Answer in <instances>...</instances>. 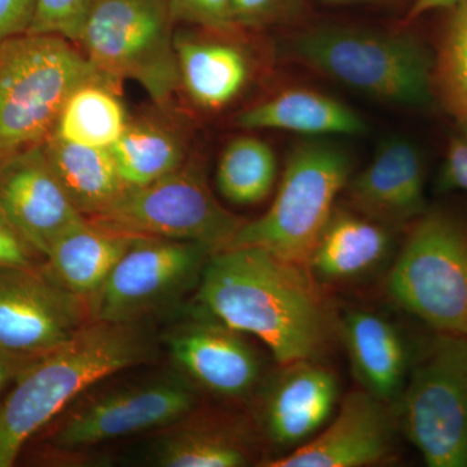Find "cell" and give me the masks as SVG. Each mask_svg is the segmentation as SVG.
<instances>
[{"label":"cell","mask_w":467,"mask_h":467,"mask_svg":"<svg viewBox=\"0 0 467 467\" xmlns=\"http://www.w3.org/2000/svg\"><path fill=\"white\" fill-rule=\"evenodd\" d=\"M196 300L211 317L259 337L278 365L322 359L337 340L339 312L330 290L306 265L263 248L212 254Z\"/></svg>","instance_id":"6da1fadb"},{"label":"cell","mask_w":467,"mask_h":467,"mask_svg":"<svg viewBox=\"0 0 467 467\" xmlns=\"http://www.w3.org/2000/svg\"><path fill=\"white\" fill-rule=\"evenodd\" d=\"M155 355L152 335L138 324L90 319L67 343L33 358L0 402V467H11L34 435L85 391Z\"/></svg>","instance_id":"7a4b0ae2"},{"label":"cell","mask_w":467,"mask_h":467,"mask_svg":"<svg viewBox=\"0 0 467 467\" xmlns=\"http://www.w3.org/2000/svg\"><path fill=\"white\" fill-rule=\"evenodd\" d=\"M292 60L352 90L411 109L436 106L432 45L416 34L327 26L297 34Z\"/></svg>","instance_id":"3957f363"},{"label":"cell","mask_w":467,"mask_h":467,"mask_svg":"<svg viewBox=\"0 0 467 467\" xmlns=\"http://www.w3.org/2000/svg\"><path fill=\"white\" fill-rule=\"evenodd\" d=\"M97 81L121 85L64 36L26 33L0 42V160L45 142L67 98Z\"/></svg>","instance_id":"277c9868"},{"label":"cell","mask_w":467,"mask_h":467,"mask_svg":"<svg viewBox=\"0 0 467 467\" xmlns=\"http://www.w3.org/2000/svg\"><path fill=\"white\" fill-rule=\"evenodd\" d=\"M386 290L432 330L467 337V217L427 208L405 229Z\"/></svg>","instance_id":"5b68a950"},{"label":"cell","mask_w":467,"mask_h":467,"mask_svg":"<svg viewBox=\"0 0 467 467\" xmlns=\"http://www.w3.org/2000/svg\"><path fill=\"white\" fill-rule=\"evenodd\" d=\"M352 169V158L337 144L326 140L297 144L285 161L269 211L257 220L245 221L227 248H263L306 265Z\"/></svg>","instance_id":"8992f818"},{"label":"cell","mask_w":467,"mask_h":467,"mask_svg":"<svg viewBox=\"0 0 467 467\" xmlns=\"http://www.w3.org/2000/svg\"><path fill=\"white\" fill-rule=\"evenodd\" d=\"M168 0H90L77 46L116 81L138 82L164 106L181 88Z\"/></svg>","instance_id":"52a82bcc"},{"label":"cell","mask_w":467,"mask_h":467,"mask_svg":"<svg viewBox=\"0 0 467 467\" xmlns=\"http://www.w3.org/2000/svg\"><path fill=\"white\" fill-rule=\"evenodd\" d=\"M399 425L430 467H467V337L420 344L400 400Z\"/></svg>","instance_id":"ba28073f"},{"label":"cell","mask_w":467,"mask_h":467,"mask_svg":"<svg viewBox=\"0 0 467 467\" xmlns=\"http://www.w3.org/2000/svg\"><path fill=\"white\" fill-rule=\"evenodd\" d=\"M109 232L198 243L225 250L245 223L217 202L196 164L140 187H128L109 209L88 218Z\"/></svg>","instance_id":"9c48e42d"},{"label":"cell","mask_w":467,"mask_h":467,"mask_svg":"<svg viewBox=\"0 0 467 467\" xmlns=\"http://www.w3.org/2000/svg\"><path fill=\"white\" fill-rule=\"evenodd\" d=\"M212 254L198 243L140 236L88 300L90 318L138 324L174 306L199 285Z\"/></svg>","instance_id":"30bf717a"},{"label":"cell","mask_w":467,"mask_h":467,"mask_svg":"<svg viewBox=\"0 0 467 467\" xmlns=\"http://www.w3.org/2000/svg\"><path fill=\"white\" fill-rule=\"evenodd\" d=\"M198 402L192 380L165 374L79 404L55 429L50 444L60 451H78L150 430L168 429L193 413Z\"/></svg>","instance_id":"8fae6325"},{"label":"cell","mask_w":467,"mask_h":467,"mask_svg":"<svg viewBox=\"0 0 467 467\" xmlns=\"http://www.w3.org/2000/svg\"><path fill=\"white\" fill-rule=\"evenodd\" d=\"M90 319L88 301L45 272L0 269V349L36 358L72 339Z\"/></svg>","instance_id":"7c38bea8"},{"label":"cell","mask_w":467,"mask_h":467,"mask_svg":"<svg viewBox=\"0 0 467 467\" xmlns=\"http://www.w3.org/2000/svg\"><path fill=\"white\" fill-rule=\"evenodd\" d=\"M256 393L259 434L282 456L327 425L339 399V380L321 359H299L279 365Z\"/></svg>","instance_id":"4fadbf2b"},{"label":"cell","mask_w":467,"mask_h":467,"mask_svg":"<svg viewBox=\"0 0 467 467\" xmlns=\"http://www.w3.org/2000/svg\"><path fill=\"white\" fill-rule=\"evenodd\" d=\"M243 335L201 310L169 331L167 344L187 379L218 398L244 400L264 382V361Z\"/></svg>","instance_id":"5bb4252c"},{"label":"cell","mask_w":467,"mask_h":467,"mask_svg":"<svg viewBox=\"0 0 467 467\" xmlns=\"http://www.w3.org/2000/svg\"><path fill=\"white\" fill-rule=\"evenodd\" d=\"M396 408L365 389L349 392L334 420L306 444L259 463L264 467H362L395 450ZM400 426V425H399Z\"/></svg>","instance_id":"9a60e30c"},{"label":"cell","mask_w":467,"mask_h":467,"mask_svg":"<svg viewBox=\"0 0 467 467\" xmlns=\"http://www.w3.org/2000/svg\"><path fill=\"white\" fill-rule=\"evenodd\" d=\"M0 212L36 254L84 216L70 202L41 144L0 160Z\"/></svg>","instance_id":"2e32d148"},{"label":"cell","mask_w":467,"mask_h":467,"mask_svg":"<svg viewBox=\"0 0 467 467\" xmlns=\"http://www.w3.org/2000/svg\"><path fill=\"white\" fill-rule=\"evenodd\" d=\"M426 168L417 144L399 135L378 146L367 168L349 178L348 207L391 227L407 229L427 211Z\"/></svg>","instance_id":"e0dca14e"},{"label":"cell","mask_w":467,"mask_h":467,"mask_svg":"<svg viewBox=\"0 0 467 467\" xmlns=\"http://www.w3.org/2000/svg\"><path fill=\"white\" fill-rule=\"evenodd\" d=\"M337 339L362 389L396 408L416 352L389 318L362 308L339 313Z\"/></svg>","instance_id":"ac0fdd59"},{"label":"cell","mask_w":467,"mask_h":467,"mask_svg":"<svg viewBox=\"0 0 467 467\" xmlns=\"http://www.w3.org/2000/svg\"><path fill=\"white\" fill-rule=\"evenodd\" d=\"M391 227L337 205L322 230L306 267L327 290L364 282L391 257Z\"/></svg>","instance_id":"d6986e66"},{"label":"cell","mask_w":467,"mask_h":467,"mask_svg":"<svg viewBox=\"0 0 467 467\" xmlns=\"http://www.w3.org/2000/svg\"><path fill=\"white\" fill-rule=\"evenodd\" d=\"M138 238L101 229L84 217L55 239L43 272L88 303Z\"/></svg>","instance_id":"ffe728a7"},{"label":"cell","mask_w":467,"mask_h":467,"mask_svg":"<svg viewBox=\"0 0 467 467\" xmlns=\"http://www.w3.org/2000/svg\"><path fill=\"white\" fill-rule=\"evenodd\" d=\"M236 125L247 130H285L315 135H359L368 131L362 116L348 104L310 88H287L242 110Z\"/></svg>","instance_id":"44dd1931"},{"label":"cell","mask_w":467,"mask_h":467,"mask_svg":"<svg viewBox=\"0 0 467 467\" xmlns=\"http://www.w3.org/2000/svg\"><path fill=\"white\" fill-rule=\"evenodd\" d=\"M181 88L202 109L217 110L244 90L251 67L244 52L232 43L175 34Z\"/></svg>","instance_id":"7402d4cb"},{"label":"cell","mask_w":467,"mask_h":467,"mask_svg":"<svg viewBox=\"0 0 467 467\" xmlns=\"http://www.w3.org/2000/svg\"><path fill=\"white\" fill-rule=\"evenodd\" d=\"M162 436L150 461L161 467H242L254 459L250 431L236 420L196 418L174 423Z\"/></svg>","instance_id":"603a6c76"},{"label":"cell","mask_w":467,"mask_h":467,"mask_svg":"<svg viewBox=\"0 0 467 467\" xmlns=\"http://www.w3.org/2000/svg\"><path fill=\"white\" fill-rule=\"evenodd\" d=\"M42 146L58 182L82 216H98L128 189L109 149L69 142L54 133Z\"/></svg>","instance_id":"cb8c5ba5"},{"label":"cell","mask_w":467,"mask_h":467,"mask_svg":"<svg viewBox=\"0 0 467 467\" xmlns=\"http://www.w3.org/2000/svg\"><path fill=\"white\" fill-rule=\"evenodd\" d=\"M109 150L128 187L146 186L186 164V144L180 134L150 119H129Z\"/></svg>","instance_id":"d4e9b609"},{"label":"cell","mask_w":467,"mask_h":467,"mask_svg":"<svg viewBox=\"0 0 467 467\" xmlns=\"http://www.w3.org/2000/svg\"><path fill=\"white\" fill-rule=\"evenodd\" d=\"M115 82H88L64 104L54 134L69 142L109 149L124 133L129 119Z\"/></svg>","instance_id":"484cf974"},{"label":"cell","mask_w":467,"mask_h":467,"mask_svg":"<svg viewBox=\"0 0 467 467\" xmlns=\"http://www.w3.org/2000/svg\"><path fill=\"white\" fill-rule=\"evenodd\" d=\"M444 15L432 52L436 106L467 125V0H457Z\"/></svg>","instance_id":"4316f807"},{"label":"cell","mask_w":467,"mask_h":467,"mask_svg":"<svg viewBox=\"0 0 467 467\" xmlns=\"http://www.w3.org/2000/svg\"><path fill=\"white\" fill-rule=\"evenodd\" d=\"M275 150L264 140L251 135L235 138L227 144L218 161V192L241 207L260 204L275 189L276 181Z\"/></svg>","instance_id":"83f0119b"},{"label":"cell","mask_w":467,"mask_h":467,"mask_svg":"<svg viewBox=\"0 0 467 467\" xmlns=\"http://www.w3.org/2000/svg\"><path fill=\"white\" fill-rule=\"evenodd\" d=\"M90 0H38L29 33L55 34L78 42Z\"/></svg>","instance_id":"f1b7e54d"},{"label":"cell","mask_w":467,"mask_h":467,"mask_svg":"<svg viewBox=\"0 0 467 467\" xmlns=\"http://www.w3.org/2000/svg\"><path fill=\"white\" fill-rule=\"evenodd\" d=\"M174 23L193 24L213 30L230 32L234 23L230 0H168Z\"/></svg>","instance_id":"f546056e"},{"label":"cell","mask_w":467,"mask_h":467,"mask_svg":"<svg viewBox=\"0 0 467 467\" xmlns=\"http://www.w3.org/2000/svg\"><path fill=\"white\" fill-rule=\"evenodd\" d=\"M438 186L441 192H467V125L461 122H456L448 138Z\"/></svg>","instance_id":"4dcf8cb0"},{"label":"cell","mask_w":467,"mask_h":467,"mask_svg":"<svg viewBox=\"0 0 467 467\" xmlns=\"http://www.w3.org/2000/svg\"><path fill=\"white\" fill-rule=\"evenodd\" d=\"M290 0H230L234 26H263L284 16Z\"/></svg>","instance_id":"1f68e13d"},{"label":"cell","mask_w":467,"mask_h":467,"mask_svg":"<svg viewBox=\"0 0 467 467\" xmlns=\"http://www.w3.org/2000/svg\"><path fill=\"white\" fill-rule=\"evenodd\" d=\"M38 0H0V42L29 33Z\"/></svg>","instance_id":"d6a6232c"},{"label":"cell","mask_w":467,"mask_h":467,"mask_svg":"<svg viewBox=\"0 0 467 467\" xmlns=\"http://www.w3.org/2000/svg\"><path fill=\"white\" fill-rule=\"evenodd\" d=\"M33 254L36 252L18 235L16 230L0 212V269L2 267L34 269L36 265H34Z\"/></svg>","instance_id":"836d02e7"},{"label":"cell","mask_w":467,"mask_h":467,"mask_svg":"<svg viewBox=\"0 0 467 467\" xmlns=\"http://www.w3.org/2000/svg\"><path fill=\"white\" fill-rule=\"evenodd\" d=\"M33 358H21V356L0 349V398L9 384H14L20 371L32 361ZM2 402V400H0Z\"/></svg>","instance_id":"e575fe53"},{"label":"cell","mask_w":467,"mask_h":467,"mask_svg":"<svg viewBox=\"0 0 467 467\" xmlns=\"http://www.w3.org/2000/svg\"><path fill=\"white\" fill-rule=\"evenodd\" d=\"M456 2L457 0H414L413 5L409 8L407 17H405V24L410 26L425 15L444 11Z\"/></svg>","instance_id":"d590c367"},{"label":"cell","mask_w":467,"mask_h":467,"mask_svg":"<svg viewBox=\"0 0 467 467\" xmlns=\"http://www.w3.org/2000/svg\"><path fill=\"white\" fill-rule=\"evenodd\" d=\"M325 2H328V3H353V2H359V0H325Z\"/></svg>","instance_id":"8d00e7d4"}]
</instances>
